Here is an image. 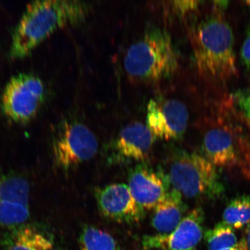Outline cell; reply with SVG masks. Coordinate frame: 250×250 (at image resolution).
<instances>
[{"mask_svg": "<svg viewBox=\"0 0 250 250\" xmlns=\"http://www.w3.org/2000/svg\"><path fill=\"white\" fill-rule=\"evenodd\" d=\"M89 11V5L76 0L31 2L12 33L9 58L26 57L55 31L83 22Z\"/></svg>", "mask_w": 250, "mask_h": 250, "instance_id": "cell-1", "label": "cell"}, {"mask_svg": "<svg viewBox=\"0 0 250 250\" xmlns=\"http://www.w3.org/2000/svg\"><path fill=\"white\" fill-rule=\"evenodd\" d=\"M219 9L206 15L190 33L197 70L212 83H226L237 73L233 31Z\"/></svg>", "mask_w": 250, "mask_h": 250, "instance_id": "cell-2", "label": "cell"}, {"mask_svg": "<svg viewBox=\"0 0 250 250\" xmlns=\"http://www.w3.org/2000/svg\"><path fill=\"white\" fill-rule=\"evenodd\" d=\"M124 65L127 76L140 82H157L170 77L178 67L171 37L159 28L149 29L127 50Z\"/></svg>", "mask_w": 250, "mask_h": 250, "instance_id": "cell-3", "label": "cell"}, {"mask_svg": "<svg viewBox=\"0 0 250 250\" xmlns=\"http://www.w3.org/2000/svg\"><path fill=\"white\" fill-rule=\"evenodd\" d=\"M167 174L173 189L187 198H212L224 191L216 167L196 153H178Z\"/></svg>", "mask_w": 250, "mask_h": 250, "instance_id": "cell-4", "label": "cell"}, {"mask_svg": "<svg viewBox=\"0 0 250 250\" xmlns=\"http://www.w3.org/2000/svg\"><path fill=\"white\" fill-rule=\"evenodd\" d=\"M45 95L44 84L36 75H16L9 80L3 90L2 111L15 123L27 124L38 113Z\"/></svg>", "mask_w": 250, "mask_h": 250, "instance_id": "cell-5", "label": "cell"}, {"mask_svg": "<svg viewBox=\"0 0 250 250\" xmlns=\"http://www.w3.org/2000/svg\"><path fill=\"white\" fill-rule=\"evenodd\" d=\"M98 148V139L85 125L66 123L53 142V158L58 167L70 170L93 158Z\"/></svg>", "mask_w": 250, "mask_h": 250, "instance_id": "cell-6", "label": "cell"}, {"mask_svg": "<svg viewBox=\"0 0 250 250\" xmlns=\"http://www.w3.org/2000/svg\"><path fill=\"white\" fill-rule=\"evenodd\" d=\"M188 120V110L179 100L161 98L148 103L146 125L156 137L180 139L186 132Z\"/></svg>", "mask_w": 250, "mask_h": 250, "instance_id": "cell-7", "label": "cell"}, {"mask_svg": "<svg viewBox=\"0 0 250 250\" xmlns=\"http://www.w3.org/2000/svg\"><path fill=\"white\" fill-rule=\"evenodd\" d=\"M205 214L202 208L193 209L169 234L144 237L142 246L146 250H194L203 237Z\"/></svg>", "mask_w": 250, "mask_h": 250, "instance_id": "cell-8", "label": "cell"}, {"mask_svg": "<svg viewBox=\"0 0 250 250\" xmlns=\"http://www.w3.org/2000/svg\"><path fill=\"white\" fill-rule=\"evenodd\" d=\"M98 208L103 216L120 223H138L145 210L134 199L129 187L113 184L95 190Z\"/></svg>", "mask_w": 250, "mask_h": 250, "instance_id": "cell-9", "label": "cell"}, {"mask_svg": "<svg viewBox=\"0 0 250 250\" xmlns=\"http://www.w3.org/2000/svg\"><path fill=\"white\" fill-rule=\"evenodd\" d=\"M127 186L141 207L151 210L169 191L170 184L165 171L142 163L131 170Z\"/></svg>", "mask_w": 250, "mask_h": 250, "instance_id": "cell-10", "label": "cell"}, {"mask_svg": "<svg viewBox=\"0 0 250 250\" xmlns=\"http://www.w3.org/2000/svg\"><path fill=\"white\" fill-rule=\"evenodd\" d=\"M156 137L146 125L134 123L121 130L114 143L121 157L144 161L147 158Z\"/></svg>", "mask_w": 250, "mask_h": 250, "instance_id": "cell-11", "label": "cell"}, {"mask_svg": "<svg viewBox=\"0 0 250 250\" xmlns=\"http://www.w3.org/2000/svg\"><path fill=\"white\" fill-rule=\"evenodd\" d=\"M203 149L205 158L215 167H229L236 164L233 135L226 125H214L207 130L203 137Z\"/></svg>", "mask_w": 250, "mask_h": 250, "instance_id": "cell-12", "label": "cell"}, {"mask_svg": "<svg viewBox=\"0 0 250 250\" xmlns=\"http://www.w3.org/2000/svg\"><path fill=\"white\" fill-rule=\"evenodd\" d=\"M0 250H56L52 236L32 225L13 228L0 242Z\"/></svg>", "mask_w": 250, "mask_h": 250, "instance_id": "cell-13", "label": "cell"}, {"mask_svg": "<svg viewBox=\"0 0 250 250\" xmlns=\"http://www.w3.org/2000/svg\"><path fill=\"white\" fill-rule=\"evenodd\" d=\"M182 197L173 189L153 209L151 225L158 234H169L179 226L186 210Z\"/></svg>", "mask_w": 250, "mask_h": 250, "instance_id": "cell-14", "label": "cell"}, {"mask_svg": "<svg viewBox=\"0 0 250 250\" xmlns=\"http://www.w3.org/2000/svg\"><path fill=\"white\" fill-rule=\"evenodd\" d=\"M30 187L26 180L0 173V199L29 206Z\"/></svg>", "mask_w": 250, "mask_h": 250, "instance_id": "cell-15", "label": "cell"}, {"mask_svg": "<svg viewBox=\"0 0 250 250\" xmlns=\"http://www.w3.org/2000/svg\"><path fill=\"white\" fill-rule=\"evenodd\" d=\"M79 242L81 250H121L110 234L88 225L81 230Z\"/></svg>", "mask_w": 250, "mask_h": 250, "instance_id": "cell-16", "label": "cell"}, {"mask_svg": "<svg viewBox=\"0 0 250 250\" xmlns=\"http://www.w3.org/2000/svg\"><path fill=\"white\" fill-rule=\"evenodd\" d=\"M223 222L232 228L239 229L250 222V197H236L228 203L223 212Z\"/></svg>", "mask_w": 250, "mask_h": 250, "instance_id": "cell-17", "label": "cell"}, {"mask_svg": "<svg viewBox=\"0 0 250 250\" xmlns=\"http://www.w3.org/2000/svg\"><path fill=\"white\" fill-rule=\"evenodd\" d=\"M205 240L208 250H220L232 248L237 244L233 228L221 222L205 233Z\"/></svg>", "mask_w": 250, "mask_h": 250, "instance_id": "cell-18", "label": "cell"}, {"mask_svg": "<svg viewBox=\"0 0 250 250\" xmlns=\"http://www.w3.org/2000/svg\"><path fill=\"white\" fill-rule=\"evenodd\" d=\"M29 217V206L0 199V227L12 228L20 227Z\"/></svg>", "mask_w": 250, "mask_h": 250, "instance_id": "cell-19", "label": "cell"}, {"mask_svg": "<svg viewBox=\"0 0 250 250\" xmlns=\"http://www.w3.org/2000/svg\"><path fill=\"white\" fill-rule=\"evenodd\" d=\"M173 10L180 15H186L194 12L199 7L201 1H174L170 2Z\"/></svg>", "mask_w": 250, "mask_h": 250, "instance_id": "cell-20", "label": "cell"}, {"mask_svg": "<svg viewBox=\"0 0 250 250\" xmlns=\"http://www.w3.org/2000/svg\"><path fill=\"white\" fill-rule=\"evenodd\" d=\"M236 101L240 110L250 120V90L237 94Z\"/></svg>", "mask_w": 250, "mask_h": 250, "instance_id": "cell-21", "label": "cell"}, {"mask_svg": "<svg viewBox=\"0 0 250 250\" xmlns=\"http://www.w3.org/2000/svg\"><path fill=\"white\" fill-rule=\"evenodd\" d=\"M241 58L243 64L250 69V28L246 34L241 49Z\"/></svg>", "mask_w": 250, "mask_h": 250, "instance_id": "cell-22", "label": "cell"}, {"mask_svg": "<svg viewBox=\"0 0 250 250\" xmlns=\"http://www.w3.org/2000/svg\"><path fill=\"white\" fill-rule=\"evenodd\" d=\"M220 250H249V249L248 245H247L246 239L244 238L237 243L236 246L232 247V248Z\"/></svg>", "mask_w": 250, "mask_h": 250, "instance_id": "cell-23", "label": "cell"}, {"mask_svg": "<svg viewBox=\"0 0 250 250\" xmlns=\"http://www.w3.org/2000/svg\"><path fill=\"white\" fill-rule=\"evenodd\" d=\"M247 245H248L249 250H250V226L247 230V236L246 238Z\"/></svg>", "mask_w": 250, "mask_h": 250, "instance_id": "cell-24", "label": "cell"}, {"mask_svg": "<svg viewBox=\"0 0 250 250\" xmlns=\"http://www.w3.org/2000/svg\"><path fill=\"white\" fill-rule=\"evenodd\" d=\"M247 5H248L249 7H250V1H245Z\"/></svg>", "mask_w": 250, "mask_h": 250, "instance_id": "cell-25", "label": "cell"}]
</instances>
